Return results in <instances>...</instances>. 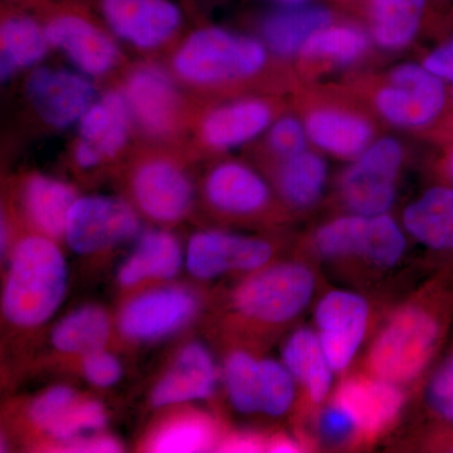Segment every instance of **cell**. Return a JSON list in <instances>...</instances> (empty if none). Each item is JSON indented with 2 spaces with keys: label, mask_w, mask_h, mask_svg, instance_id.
Listing matches in <instances>:
<instances>
[{
  "label": "cell",
  "mask_w": 453,
  "mask_h": 453,
  "mask_svg": "<svg viewBox=\"0 0 453 453\" xmlns=\"http://www.w3.org/2000/svg\"><path fill=\"white\" fill-rule=\"evenodd\" d=\"M67 286V262L55 240L41 234L27 235L9 256L3 314L20 329L41 326L64 303Z\"/></svg>",
  "instance_id": "cell-1"
},
{
  "label": "cell",
  "mask_w": 453,
  "mask_h": 453,
  "mask_svg": "<svg viewBox=\"0 0 453 453\" xmlns=\"http://www.w3.org/2000/svg\"><path fill=\"white\" fill-rule=\"evenodd\" d=\"M264 42L208 27L193 32L175 53L174 70L184 81L211 86L257 74L267 62Z\"/></svg>",
  "instance_id": "cell-2"
},
{
  "label": "cell",
  "mask_w": 453,
  "mask_h": 453,
  "mask_svg": "<svg viewBox=\"0 0 453 453\" xmlns=\"http://www.w3.org/2000/svg\"><path fill=\"white\" fill-rule=\"evenodd\" d=\"M315 291V276L305 265L285 262L259 268L237 286L232 296L238 314L257 323L277 325L296 318Z\"/></svg>",
  "instance_id": "cell-3"
},
{
  "label": "cell",
  "mask_w": 453,
  "mask_h": 453,
  "mask_svg": "<svg viewBox=\"0 0 453 453\" xmlns=\"http://www.w3.org/2000/svg\"><path fill=\"white\" fill-rule=\"evenodd\" d=\"M440 325L419 306L402 308L372 342L369 366L375 377L392 383L414 380L436 347Z\"/></svg>",
  "instance_id": "cell-4"
},
{
  "label": "cell",
  "mask_w": 453,
  "mask_h": 453,
  "mask_svg": "<svg viewBox=\"0 0 453 453\" xmlns=\"http://www.w3.org/2000/svg\"><path fill=\"white\" fill-rule=\"evenodd\" d=\"M447 85L423 64L398 65L390 71L388 82L375 94V109L393 127L423 129L445 112Z\"/></svg>",
  "instance_id": "cell-5"
},
{
  "label": "cell",
  "mask_w": 453,
  "mask_h": 453,
  "mask_svg": "<svg viewBox=\"0 0 453 453\" xmlns=\"http://www.w3.org/2000/svg\"><path fill=\"white\" fill-rule=\"evenodd\" d=\"M398 139L383 136L357 155L340 180V196L351 213H388L395 201L396 181L403 163Z\"/></svg>",
  "instance_id": "cell-6"
},
{
  "label": "cell",
  "mask_w": 453,
  "mask_h": 453,
  "mask_svg": "<svg viewBox=\"0 0 453 453\" xmlns=\"http://www.w3.org/2000/svg\"><path fill=\"white\" fill-rule=\"evenodd\" d=\"M140 232L135 210L109 196H77L65 226V241L77 255L105 252L133 240Z\"/></svg>",
  "instance_id": "cell-7"
},
{
  "label": "cell",
  "mask_w": 453,
  "mask_h": 453,
  "mask_svg": "<svg viewBox=\"0 0 453 453\" xmlns=\"http://www.w3.org/2000/svg\"><path fill=\"white\" fill-rule=\"evenodd\" d=\"M198 296L181 286H165L134 297L122 308L119 329L125 338L146 342L179 332L198 312Z\"/></svg>",
  "instance_id": "cell-8"
},
{
  "label": "cell",
  "mask_w": 453,
  "mask_h": 453,
  "mask_svg": "<svg viewBox=\"0 0 453 453\" xmlns=\"http://www.w3.org/2000/svg\"><path fill=\"white\" fill-rule=\"evenodd\" d=\"M273 256L266 241L222 231H202L188 243L186 266L198 280H213L228 273H253Z\"/></svg>",
  "instance_id": "cell-9"
},
{
  "label": "cell",
  "mask_w": 453,
  "mask_h": 453,
  "mask_svg": "<svg viewBox=\"0 0 453 453\" xmlns=\"http://www.w3.org/2000/svg\"><path fill=\"white\" fill-rule=\"evenodd\" d=\"M368 301L351 291H330L315 309L318 335L334 372L348 368L365 339Z\"/></svg>",
  "instance_id": "cell-10"
},
{
  "label": "cell",
  "mask_w": 453,
  "mask_h": 453,
  "mask_svg": "<svg viewBox=\"0 0 453 453\" xmlns=\"http://www.w3.org/2000/svg\"><path fill=\"white\" fill-rule=\"evenodd\" d=\"M26 91L42 120L57 129L79 124L97 98L89 76L65 68H37L29 76Z\"/></svg>",
  "instance_id": "cell-11"
},
{
  "label": "cell",
  "mask_w": 453,
  "mask_h": 453,
  "mask_svg": "<svg viewBox=\"0 0 453 453\" xmlns=\"http://www.w3.org/2000/svg\"><path fill=\"white\" fill-rule=\"evenodd\" d=\"M101 11L119 38L142 50L162 46L183 20L172 0H101Z\"/></svg>",
  "instance_id": "cell-12"
},
{
  "label": "cell",
  "mask_w": 453,
  "mask_h": 453,
  "mask_svg": "<svg viewBox=\"0 0 453 453\" xmlns=\"http://www.w3.org/2000/svg\"><path fill=\"white\" fill-rule=\"evenodd\" d=\"M44 31L50 46L61 50L86 76H104L119 64L120 50L115 42L85 17L58 14L44 26Z\"/></svg>",
  "instance_id": "cell-13"
},
{
  "label": "cell",
  "mask_w": 453,
  "mask_h": 453,
  "mask_svg": "<svg viewBox=\"0 0 453 453\" xmlns=\"http://www.w3.org/2000/svg\"><path fill=\"white\" fill-rule=\"evenodd\" d=\"M136 205L159 223L183 219L192 207L195 190L189 177L177 164L157 159L142 164L133 178Z\"/></svg>",
  "instance_id": "cell-14"
},
{
  "label": "cell",
  "mask_w": 453,
  "mask_h": 453,
  "mask_svg": "<svg viewBox=\"0 0 453 453\" xmlns=\"http://www.w3.org/2000/svg\"><path fill=\"white\" fill-rule=\"evenodd\" d=\"M334 403L350 417L360 436H378L399 416L404 395L398 384L380 378L357 377L339 387Z\"/></svg>",
  "instance_id": "cell-15"
},
{
  "label": "cell",
  "mask_w": 453,
  "mask_h": 453,
  "mask_svg": "<svg viewBox=\"0 0 453 453\" xmlns=\"http://www.w3.org/2000/svg\"><path fill=\"white\" fill-rule=\"evenodd\" d=\"M219 381V369L207 347L189 342L178 351L172 365L151 393L155 408L211 398Z\"/></svg>",
  "instance_id": "cell-16"
},
{
  "label": "cell",
  "mask_w": 453,
  "mask_h": 453,
  "mask_svg": "<svg viewBox=\"0 0 453 453\" xmlns=\"http://www.w3.org/2000/svg\"><path fill=\"white\" fill-rule=\"evenodd\" d=\"M303 124L312 145L340 159H356L374 140V127L368 119L339 107L311 110Z\"/></svg>",
  "instance_id": "cell-17"
},
{
  "label": "cell",
  "mask_w": 453,
  "mask_h": 453,
  "mask_svg": "<svg viewBox=\"0 0 453 453\" xmlns=\"http://www.w3.org/2000/svg\"><path fill=\"white\" fill-rule=\"evenodd\" d=\"M124 96L142 129L155 135L172 129L177 118V88L160 68L148 65L136 70L127 80Z\"/></svg>",
  "instance_id": "cell-18"
},
{
  "label": "cell",
  "mask_w": 453,
  "mask_h": 453,
  "mask_svg": "<svg viewBox=\"0 0 453 453\" xmlns=\"http://www.w3.org/2000/svg\"><path fill=\"white\" fill-rule=\"evenodd\" d=\"M211 207L229 216H251L270 202V187L246 164L226 162L211 170L204 184Z\"/></svg>",
  "instance_id": "cell-19"
},
{
  "label": "cell",
  "mask_w": 453,
  "mask_h": 453,
  "mask_svg": "<svg viewBox=\"0 0 453 453\" xmlns=\"http://www.w3.org/2000/svg\"><path fill=\"white\" fill-rule=\"evenodd\" d=\"M273 124V110L257 98L219 106L205 118L202 135L205 144L217 150H229L252 142Z\"/></svg>",
  "instance_id": "cell-20"
},
{
  "label": "cell",
  "mask_w": 453,
  "mask_h": 453,
  "mask_svg": "<svg viewBox=\"0 0 453 453\" xmlns=\"http://www.w3.org/2000/svg\"><path fill=\"white\" fill-rule=\"evenodd\" d=\"M333 19V12L325 5H281L262 22V41L277 56H300L306 42L324 27L332 25Z\"/></svg>",
  "instance_id": "cell-21"
},
{
  "label": "cell",
  "mask_w": 453,
  "mask_h": 453,
  "mask_svg": "<svg viewBox=\"0 0 453 453\" xmlns=\"http://www.w3.org/2000/svg\"><path fill=\"white\" fill-rule=\"evenodd\" d=\"M184 256L174 234L164 229L140 235L135 249L119 268L118 281L125 288L149 280H172L183 266Z\"/></svg>",
  "instance_id": "cell-22"
},
{
  "label": "cell",
  "mask_w": 453,
  "mask_h": 453,
  "mask_svg": "<svg viewBox=\"0 0 453 453\" xmlns=\"http://www.w3.org/2000/svg\"><path fill=\"white\" fill-rule=\"evenodd\" d=\"M403 226L423 246L453 250V187L429 188L408 204Z\"/></svg>",
  "instance_id": "cell-23"
},
{
  "label": "cell",
  "mask_w": 453,
  "mask_h": 453,
  "mask_svg": "<svg viewBox=\"0 0 453 453\" xmlns=\"http://www.w3.org/2000/svg\"><path fill=\"white\" fill-rule=\"evenodd\" d=\"M133 119L127 98L120 92H109L96 98L79 122L82 142L94 146L103 159L116 157L129 138Z\"/></svg>",
  "instance_id": "cell-24"
},
{
  "label": "cell",
  "mask_w": 453,
  "mask_h": 453,
  "mask_svg": "<svg viewBox=\"0 0 453 453\" xmlns=\"http://www.w3.org/2000/svg\"><path fill=\"white\" fill-rule=\"evenodd\" d=\"M282 363L305 388L312 403L320 404L329 395L334 369L318 333L306 327L292 333L283 345Z\"/></svg>",
  "instance_id": "cell-25"
},
{
  "label": "cell",
  "mask_w": 453,
  "mask_h": 453,
  "mask_svg": "<svg viewBox=\"0 0 453 453\" xmlns=\"http://www.w3.org/2000/svg\"><path fill=\"white\" fill-rule=\"evenodd\" d=\"M431 0H371L369 35L381 50L410 46L418 35Z\"/></svg>",
  "instance_id": "cell-26"
},
{
  "label": "cell",
  "mask_w": 453,
  "mask_h": 453,
  "mask_svg": "<svg viewBox=\"0 0 453 453\" xmlns=\"http://www.w3.org/2000/svg\"><path fill=\"white\" fill-rule=\"evenodd\" d=\"M77 196L73 188L58 179L35 175L23 192L26 213L32 225L47 237H64L68 213Z\"/></svg>",
  "instance_id": "cell-27"
},
{
  "label": "cell",
  "mask_w": 453,
  "mask_h": 453,
  "mask_svg": "<svg viewBox=\"0 0 453 453\" xmlns=\"http://www.w3.org/2000/svg\"><path fill=\"white\" fill-rule=\"evenodd\" d=\"M50 43L44 27L27 16L5 18L0 27V77L7 81L23 68L37 65Z\"/></svg>",
  "instance_id": "cell-28"
},
{
  "label": "cell",
  "mask_w": 453,
  "mask_h": 453,
  "mask_svg": "<svg viewBox=\"0 0 453 453\" xmlns=\"http://www.w3.org/2000/svg\"><path fill=\"white\" fill-rule=\"evenodd\" d=\"M329 168L323 155L305 150L282 159L277 172V188L288 204L308 210L323 196Z\"/></svg>",
  "instance_id": "cell-29"
},
{
  "label": "cell",
  "mask_w": 453,
  "mask_h": 453,
  "mask_svg": "<svg viewBox=\"0 0 453 453\" xmlns=\"http://www.w3.org/2000/svg\"><path fill=\"white\" fill-rule=\"evenodd\" d=\"M111 330L109 314L96 305L73 310L57 323L50 334L56 350L65 354H86L104 349Z\"/></svg>",
  "instance_id": "cell-30"
},
{
  "label": "cell",
  "mask_w": 453,
  "mask_h": 453,
  "mask_svg": "<svg viewBox=\"0 0 453 453\" xmlns=\"http://www.w3.org/2000/svg\"><path fill=\"white\" fill-rule=\"evenodd\" d=\"M371 43V35L359 27L333 22L306 42L300 57L309 64L349 65L359 61Z\"/></svg>",
  "instance_id": "cell-31"
},
{
  "label": "cell",
  "mask_w": 453,
  "mask_h": 453,
  "mask_svg": "<svg viewBox=\"0 0 453 453\" xmlns=\"http://www.w3.org/2000/svg\"><path fill=\"white\" fill-rule=\"evenodd\" d=\"M372 216L351 213L321 226L316 232V251L323 257L368 258L372 247Z\"/></svg>",
  "instance_id": "cell-32"
},
{
  "label": "cell",
  "mask_w": 453,
  "mask_h": 453,
  "mask_svg": "<svg viewBox=\"0 0 453 453\" xmlns=\"http://www.w3.org/2000/svg\"><path fill=\"white\" fill-rule=\"evenodd\" d=\"M214 423L199 413L174 417L160 426L149 440V451L192 453L208 451L216 443Z\"/></svg>",
  "instance_id": "cell-33"
},
{
  "label": "cell",
  "mask_w": 453,
  "mask_h": 453,
  "mask_svg": "<svg viewBox=\"0 0 453 453\" xmlns=\"http://www.w3.org/2000/svg\"><path fill=\"white\" fill-rule=\"evenodd\" d=\"M223 380L229 402L241 413L259 412V360L243 350L226 357Z\"/></svg>",
  "instance_id": "cell-34"
},
{
  "label": "cell",
  "mask_w": 453,
  "mask_h": 453,
  "mask_svg": "<svg viewBox=\"0 0 453 453\" xmlns=\"http://www.w3.org/2000/svg\"><path fill=\"white\" fill-rule=\"evenodd\" d=\"M295 399V378L282 362L259 360V412L281 417Z\"/></svg>",
  "instance_id": "cell-35"
},
{
  "label": "cell",
  "mask_w": 453,
  "mask_h": 453,
  "mask_svg": "<svg viewBox=\"0 0 453 453\" xmlns=\"http://www.w3.org/2000/svg\"><path fill=\"white\" fill-rule=\"evenodd\" d=\"M106 425L107 413L104 404L95 399L79 398L47 434L62 446L77 438L97 434Z\"/></svg>",
  "instance_id": "cell-36"
},
{
  "label": "cell",
  "mask_w": 453,
  "mask_h": 453,
  "mask_svg": "<svg viewBox=\"0 0 453 453\" xmlns=\"http://www.w3.org/2000/svg\"><path fill=\"white\" fill-rule=\"evenodd\" d=\"M79 398L76 390L71 387H52L33 401L29 407V419L35 427L47 434Z\"/></svg>",
  "instance_id": "cell-37"
},
{
  "label": "cell",
  "mask_w": 453,
  "mask_h": 453,
  "mask_svg": "<svg viewBox=\"0 0 453 453\" xmlns=\"http://www.w3.org/2000/svg\"><path fill=\"white\" fill-rule=\"evenodd\" d=\"M267 140L271 150L281 159L308 150L309 136L303 120L283 116L268 127Z\"/></svg>",
  "instance_id": "cell-38"
},
{
  "label": "cell",
  "mask_w": 453,
  "mask_h": 453,
  "mask_svg": "<svg viewBox=\"0 0 453 453\" xmlns=\"http://www.w3.org/2000/svg\"><path fill=\"white\" fill-rule=\"evenodd\" d=\"M82 372L85 380L96 388H110L122 377L120 360L105 349H98L83 356Z\"/></svg>",
  "instance_id": "cell-39"
},
{
  "label": "cell",
  "mask_w": 453,
  "mask_h": 453,
  "mask_svg": "<svg viewBox=\"0 0 453 453\" xmlns=\"http://www.w3.org/2000/svg\"><path fill=\"white\" fill-rule=\"evenodd\" d=\"M428 401L441 417L453 421V357L437 372L429 384Z\"/></svg>",
  "instance_id": "cell-40"
},
{
  "label": "cell",
  "mask_w": 453,
  "mask_h": 453,
  "mask_svg": "<svg viewBox=\"0 0 453 453\" xmlns=\"http://www.w3.org/2000/svg\"><path fill=\"white\" fill-rule=\"evenodd\" d=\"M319 428L327 440L332 441L347 440L357 434L349 414L334 402L321 413Z\"/></svg>",
  "instance_id": "cell-41"
},
{
  "label": "cell",
  "mask_w": 453,
  "mask_h": 453,
  "mask_svg": "<svg viewBox=\"0 0 453 453\" xmlns=\"http://www.w3.org/2000/svg\"><path fill=\"white\" fill-rule=\"evenodd\" d=\"M61 447L65 452L112 453L122 449L121 443L116 438L100 432L77 438Z\"/></svg>",
  "instance_id": "cell-42"
},
{
  "label": "cell",
  "mask_w": 453,
  "mask_h": 453,
  "mask_svg": "<svg viewBox=\"0 0 453 453\" xmlns=\"http://www.w3.org/2000/svg\"><path fill=\"white\" fill-rule=\"evenodd\" d=\"M431 73L453 86V35L432 50L422 62Z\"/></svg>",
  "instance_id": "cell-43"
},
{
  "label": "cell",
  "mask_w": 453,
  "mask_h": 453,
  "mask_svg": "<svg viewBox=\"0 0 453 453\" xmlns=\"http://www.w3.org/2000/svg\"><path fill=\"white\" fill-rule=\"evenodd\" d=\"M219 451L223 452H259L267 451V442H265L258 434H237L226 438Z\"/></svg>",
  "instance_id": "cell-44"
},
{
  "label": "cell",
  "mask_w": 453,
  "mask_h": 453,
  "mask_svg": "<svg viewBox=\"0 0 453 453\" xmlns=\"http://www.w3.org/2000/svg\"><path fill=\"white\" fill-rule=\"evenodd\" d=\"M74 160H76L77 165L81 166L82 169L96 168L104 162L103 157L98 154L96 149L82 140H80L76 150H74Z\"/></svg>",
  "instance_id": "cell-45"
},
{
  "label": "cell",
  "mask_w": 453,
  "mask_h": 453,
  "mask_svg": "<svg viewBox=\"0 0 453 453\" xmlns=\"http://www.w3.org/2000/svg\"><path fill=\"white\" fill-rule=\"evenodd\" d=\"M300 449V443L288 436L271 438L267 442L268 452H299Z\"/></svg>",
  "instance_id": "cell-46"
},
{
  "label": "cell",
  "mask_w": 453,
  "mask_h": 453,
  "mask_svg": "<svg viewBox=\"0 0 453 453\" xmlns=\"http://www.w3.org/2000/svg\"><path fill=\"white\" fill-rule=\"evenodd\" d=\"M281 5H299L305 4V3H311V0H275Z\"/></svg>",
  "instance_id": "cell-47"
},
{
  "label": "cell",
  "mask_w": 453,
  "mask_h": 453,
  "mask_svg": "<svg viewBox=\"0 0 453 453\" xmlns=\"http://www.w3.org/2000/svg\"><path fill=\"white\" fill-rule=\"evenodd\" d=\"M447 168H449V175H451L453 180V149L449 155V160H447Z\"/></svg>",
  "instance_id": "cell-48"
},
{
  "label": "cell",
  "mask_w": 453,
  "mask_h": 453,
  "mask_svg": "<svg viewBox=\"0 0 453 453\" xmlns=\"http://www.w3.org/2000/svg\"><path fill=\"white\" fill-rule=\"evenodd\" d=\"M452 96H453V89H452Z\"/></svg>",
  "instance_id": "cell-49"
}]
</instances>
